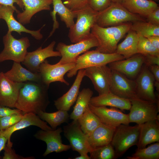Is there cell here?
I'll return each mask as SVG.
<instances>
[{"mask_svg":"<svg viewBox=\"0 0 159 159\" xmlns=\"http://www.w3.org/2000/svg\"><path fill=\"white\" fill-rule=\"evenodd\" d=\"M158 120L140 124L137 149L144 148L150 144L159 142V122Z\"/></svg>","mask_w":159,"mask_h":159,"instance_id":"cell-25","label":"cell"},{"mask_svg":"<svg viewBox=\"0 0 159 159\" xmlns=\"http://www.w3.org/2000/svg\"><path fill=\"white\" fill-rule=\"evenodd\" d=\"M15 113L23 114L22 111L19 109H11L9 107L0 106V118Z\"/></svg>","mask_w":159,"mask_h":159,"instance_id":"cell-45","label":"cell"},{"mask_svg":"<svg viewBox=\"0 0 159 159\" xmlns=\"http://www.w3.org/2000/svg\"><path fill=\"white\" fill-rule=\"evenodd\" d=\"M7 142V138L1 134L0 130V152L4 150Z\"/></svg>","mask_w":159,"mask_h":159,"instance_id":"cell-48","label":"cell"},{"mask_svg":"<svg viewBox=\"0 0 159 159\" xmlns=\"http://www.w3.org/2000/svg\"><path fill=\"white\" fill-rule=\"evenodd\" d=\"M130 101L131 105L128 114L130 123L140 125L149 121L159 120L158 103L138 98Z\"/></svg>","mask_w":159,"mask_h":159,"instance_id":"cell-8","label":"cell"},{"mask_svg":"<svg viewBox=\"0 0 159 159\" xmlns=\"http://www.w3.org/2000/svg\"><path fill=\"white\" fill-rule=\"evenodd\" d=\"M128 159H159V143L155 142L144 148L137 149Z\"/></svg>","mask_w":159,"mask_h":159,"instance_id":"cell-35","label":"cell"},{"mask_svg":"<svg viewBox=\"0 0 159 159\" xmlns=\"http://www.w3.org/2000/svg\"><path fill=\"white\" fill-rule=\"evenodd\" d=\"M89 107L102 123L110 127L115 128L121 124L129 125L130 123L128 114H125L115 107L95 106L90 104Z\"/></svg>","mask_w":159,"mask_h":159,"instance_id":"cell-13","label":"cell"},{"mask_svg":"<svg viewBox=\"0 0 159 159\" xmlns=\"http://www.w3.org/2000/svg\"><path fill=\"white\" fill-rule=\"evenodd\" d=\"M2 5H1V4H0V9H1V6ZM0 19H1V15H0Z\"/></svg>","mask_w":159,"mask_h":159,"instance_id":"cell-51","label":"cell"},{"mask_svg":"<svg viewBox=\"0 0 159 159\" xmlns=\"http://www.w3.org/2000/svg\"><path fill=\"white\" fill-rule=\"evenodd\" d=\"M74 159H91L90 156H89L88 154H82L80 155V156L77 157Z\"/></svg>","mask_w":159,"mask_h":159,"instance_id":"cell-49","label":"cell"},{"mask_svg":"<svg viewBox=\"0 0 159 159\" xmlns=\"http://www.w3.org/2000/svg\"><path fill=\"white\" fill-rule=\"evenodd\" d=\"M43 120L45 121L53 130L64 122H67L69 118L68 111L59 110L53 112H47L41 111L37 114Z\"/></svg>","mask_w":159,"mask_h":159,"instance_id":"cell-33","label":"cell"},{"mask_svg":"<svg viewBox=\"0 0 159 159\" xmlns=\"http://www.w3.org/2000/svg\"><path fill=\"white\" fill-rule=\"evenodd\" d=\"M120 4L130 12L145 17L159 7L152 0H124Z\"/></svg>","mask_w":159,"mask_h":159,"instance_id":"cell-29","label":"cell"},{"mask_svg":"<svg viewBox=\"0 0 159 159\" xmlns=\"http://www.w3.org/2000/svg\"><path fill=\"white\" fill-rule=\"evenodd\" d=\"M4 73L9 79L16 82H42L39 72H33L26 69L19 62H14L11 69Z\"/></svg>","mask_w":159,"mask_h":159,"instance_id":"cell-27","label":"cell"},{"mask_svg":"<svg viewBox=\"0 0 159 159\" xmlns=\"http://www.w3.org/2000/svg\"><path fill=\"white\" fill-rule=\"evenodd\" d=\"M145 17L146 21L153 24L159 25V7L149 13Z\"/></svg>","mask_w":159,"mask_h":159,"instance_id":"cell-42","label":"cell"},{"mask_svg":"<svg viewBox=\"0 0 159 159\" xmlns=\"http://www.w3.org/2000/svg\"><path fill=\"white\" fill-rule=\"evenodd\" d=\"M55 44V41H53L44 48L40 46L34 51L28 52L22 63L31 71L38 72L40 65L47 58L51 57H61L59 52L54 50Z\"/></svg>","mask_w":159,"mask_h":159,"instance_id":"cell-16","label":"cell"},{"mask_svg":"<svg viewBox=\"0 0 159 159\" xmlns=\"http://www.w3.org/2000/svg\"><path fill=\"white\" fill-rule=\"evenodd\" d=\"M52 0L53 9L50 12V15L53 21V24L52 30L48 38L51 37L55 30L59 27V24L56 19L57 14L59 16L61 21L64 22L67 27L69 29L74 25V19L76 17L75 12L68 8L64 4L62 0Z\"/></svg>","mask_w":159,"mask_h":159,"instance_id":"cell-24","label":"cell"},{"mask_svg":"<svg viewBox=\"0 0 159 159\" xmlns=\"http://www.w3.org/2000/svg\"><path fill=\"white\" fill-rule=\"evenodd\" d=\"M132 24L127 22L107 27H102L95 24L91 32L98 42L95 50L104 53H115L118 43L130 29Z\"/></svg>","mask_w":159,"mask_h":159,"instance_id":"cell-2","label":"cell"},{"mask_svg":"<svg viewBox=\"0 0 159 159\" xmlns=\"http://www.w3.org/2000/svg\"><path fill=\"white\" fill-rule=\"evenodd\" d=\"M15 11V10L10 6L2 5L1 7L0 10L1 19H4L6 23L8 28V32H15L19 35H21L22 32H25L30 34L37 40L41 39L43 36L40 31L45 25L37 30L28 29L15 18L13 15Z\"/></svg>","mask_w":159,"mask_h":159,"instance_id":"cell-21","label":"cell"},{"mask_svg":"<svg viewBox=\"0 0 159 159\" xmlns=\"http://www.w3.org/2000/svg\"><path fill=\"white\" fill-rule=\"evenodd\" d=\"M77 74L75 80L69 90L54 101V105L58 110L68 111L76 101L81 82L85 76V69L79 70Z\"/></svg>","mask_w":159,"mask_h":159,"instance_id":"cell-22","label":"cell"},{"mask_svg":"<svg viewBox=\"0 0 159 159\" xmlns=\"http://www.w3.org/2000/svg\"><path fill=\"white\" fill-rule=\"evenodd\" d=\"M154 1H155V2H156V1H158V0H152Z\"/></svg>","mask_w":159,"mask_h":159,"instance_id":"cell-52","label":"cell"},{"mask_svg":"<svg viewBox=\"0 0 159 159\" xmlns=\"http://www.w3.org/2000/svg\"><path fill=\"white\" fill-rule=\"evenodd\" d=\"M148 67L154 77L155 82H159V66L153 65L149 66Z\"/></svg>","mask_w":159,"mask_h":159,"instance_id":"cell-46","label":"cell"},{"mask_svg":"<svg viewBox=\"0 0 159 159\" xmlns=\"http://www.w3.org/2000/svg\"><path fill=\"white\" fill-rule=\"evenodd\" d=\"M89 0H64V4L74 11L82 9L88 5Z\"/></svg>","mask_w":159,"mask_h":159,"instance_id":"cell-40","label":"cell"},{"mask_svg":"<svg viewBox=\"0 0 159 159\" xmlns=\"http://www.w3.org/2000/svg\"><path fill=\"white\" fill-rule=\"evenodd\" d=\"M135 80L137 97L158 103L154 92L155 78L148 66L142 67Z\"/></svg>","mask_w":159,"mask_h":159,"instance_id":"cell-15","label":"cell"},{"mask_svg":"<svg viewBox=\"0 0 159 159\" xmlns=\"http://www.w3.org/2000/svg\"><path fill=\"white\" fill-rule=\"evenodd\" d=\"M13 143L9 144L7 143L4 148V150L3 159H32V157H24L16 153L15 151L12 148Z\"/></svg>","mask_w":159,"mask_h":159,"instance_id":"cell-41","label":"cell"},{"mask_svg":"<svg viewBox=\"0 0 159 159\" xmlns=\"http://www.w3.org/2000/svg\"><path fill=\"white\" fill-rule=\"evenodd\" d=\"M111 70L110 91L117 96L131 100L138 98L136 95V83L121 73Z\"/></svg>","mask_w":159,"mask_h":159,"instance_id":"cell-12","label":"cell"},{"mask_svg":"<svg viewBox=\"0 0 159 159\" xmlns=\"http://www.w3.org/2000/svg\"><path fill=\"white\" fill-rule=\"evenodd\" d=\"M14 3L16 4L21 9H23L24 6L21 0H0V4L12 7L15 10V11L17 14L20 11L14 6Z\"/></svg>","mask_w":159,"mask_h":159,"instance_id":"cell-43","label":"cell"},{"mask_svg":"<svg viewBox=\"0 0 159 159\" xmlns=\"http://www.w3.org/2000/svg\"><path fill=\"white\" fill-rule=\"evenodd\" d=\"M124 0H112V2L120 3Z\"/></svg>","mask_w":159,"mask_h":159,"instance_id":"cell-50","label":"cell"},{"mask_svg":"<svg viewBox=\"0 0 159 159\" xmlns=\"http://www.w3.org/2000/svg\"><path fill=\"white\" fill-rule=\"evenodd\" d=\"M33 125L44 130H52V129L47 124V123L42 120L36 114L29 112L24 114L22 118L13 125L4 130H0L1 134L7 139V143H12L11 137L15 131Z\"/></svg>","mask_w":159,"mask_h":159,"instance_id":"cell-20","label":"cell"},{"mask_svg":"<svg viewBox=\"0 0 159 159\" xmlns=\"http://www.w3.org/2000/svg\"><path fill=\"white\" fill-rule=\"evenodd\" d=\"M98 45L97 39L92 33L87 38L74 44L67 45L59 42L56 49L61 54V58L58 63L63 64L75 62L81 54Z\"/></svg>","mask_w":159,"mask_h":159,"instance_id":"cell-9","label":"cell"},{"mask_svg":"<svg viewBox=\"0 0 159 159\" xmlns=\"http://www.w3.org/2000/svg\"><path fill=\"white\" fill-rule=\"evenodd\" d=\"M63 132L73 151L78 152L81 155L88 154L92 150L88 142L87 135L82 130L77 120H73L64 126Z\"/></svg>","mask_w":159,"mask_h":159,"instance_id":"cell-10","label":"cell"},{"mask_svg":"<svg viewBox=\"0 0 159 159\" xmlns=\"http://www.w3.org/2000/svg\"><path fill=\"white\" fill-rule=\"evenodd\" d=\"M140 21L145 20L142 17L129 12L121 4L112 2L107 8L98 12L96 23L102 27H107Z\"/></svg>","mask_w":159,"mask_h":159,"instance_id":"cell-3","label":"cell"},{"mask_svg":"<svg viewBox=\"0 0 159 159\" xmlns=\"http://www.w3.org/2000/svg\"><path fill=\"white\" fill-rule=\"evenodd\" d=\"M144 56L138 53L126 59L108 64L112 70L117 71L133 80L137 77L144 64Z\"/></svg>","mask_w":159,"mask_h":159,"instance_id":"cell-18","label":"cell"},{"mask_svg":"<svg viewBox=\"0 0 159 159\" xmlns=\"http://www.w3.org/2000/svg\"><path fill=\"white\" fill-rule=\"evenodd\" d=\"M74 11L76 14L77 20L74 25L69 28L68 37L70 42L74 43L90 35L91 29L96 24L98 12L93 10L88 5Z\"/></svg>","mask_w":159,"mask_h":159,"instance_id":"cell-4","label":"cell"},{"mask_svg":"<svg viewBox=\"0 0 159 159\" xmlns=\"http://www.w3.org/2000/svg\"><path fill=\"white\" fill-rule=\"evenodd\" d=\"M3 41L4 48L0 53V62L7 60L22 62L30 45L28 37L17 39L12 36L11 32H7L3 37Z\"/></svg>","mask_w":159,"mask_h":159,"instance_id":"cell-7","label":"cell"},{"mask_svg":"<svg viewBox=\"0 0 159 159\" xmlns=\"http://www.w3.org/2000/svg\"><path fill=\"white\" fill-rule=\"evenodd\" d=\"M137 53L144 56L159 55V50L155 47L146 37L138 35L137 45Z\"/></svg>","mask_w":159,"mask_h":159,"instance_id":"cell-37","label":"cell"},{"mask_svg":"<svg viewBox=\"0 0 159 159\" xmlns=\"http://www.w3.org/2000/svg\"><path fill=\"white\" fill-rule=\"evenodd\" d=\"M75 64V62L63 64L57 62L52 64L46 60L40 65L39 68L38 72L41 81L49 86L51 83L56 82L69 85V83L64 79V76L74 67Z\"/></svg>","mask_w":159,"mask_h":159,"instance_id":"cell-11","label":"cell"},{"mask_svg":"<svg viewBox=\"0 0 159 159\" xmlns=\"http://www.w3.org/2000/svg\"><path fill=\"white\" fill-rule=\"evenodd\" d=\"M23 115L22 113H15L0 118V130L13 125L22 118Z\"/></svg>","mask_w":159,"mask_h":159,"instance_id":"cell-38","label":"cell"},{"mask_svg":"<svg viewBox=\"0 0 159 159\" xmlns=\"http://www.w3.org/2000/svg\"><path fill=\"white\" fill-rule=\"evenodd\" d=\"M112 2V0H89L88 5L93 10L99 12L107 8Z\"/></svg>","mask_w":159,"mask_h":159,"instance_id":"cell-39","label":"cell"},{"mask_svg":"<svg viewBox=\"0 0 159 159\" xmlns=\"http://www.w3.org/2000/svg\"><path fill=\"white\" fill-rule=\"evenodd\" d=\"M138 35L134 31L130 29L124 40L117 45L115 52L127 59L138 54L137 45Z\"/></svg>","mask_w":159,"mask_h":159,"instance_id":"cell-30","label":"cell"},{"mask_svg":"<svg viewBox=\"0 0 159 159\" xmlns=\"http://www.w3.org/2000/svg\"><path fill=\"white\" fill-rule=\"evenodd\" d=\"M85 76L92 81L99 95L110 91L111 70L107 65L93 66L85 69Z\"/></svg>","mask_w":159,"mask_h":159,"instance_id":"cell-14","label":"cell"},{"mask_svg":"<svg viewBox=\"0 0 159 159\" xmlns=\"http://www.w3.org/2000/svg\"><path fill=\"white\" fill-rule=\"evenodd\" d=\"M130 29L135 32L138 35L146 38L151 36H159V25L152 24L146 21L132 22Z\"/></svg>","mask_w":159,"mask_h":159,"instance_id":"cell-34","label":"cell"},{"mask_svg":"<svg viewBox=\"0 0 159 159\" xmlns=\"http://www.w3.org/2000/svg\"><path fill=\"white\" fill-rule=\"evenodd\" d=\"M147 38L155 47L159 50V36H151Z\"/></svg>","mask_w":159,"mask_h":159,"instance_id":"cell-47","label":"cell"},{"mask_svg":"<svg viewBox=\"0 0 159 159\" xmlns=\"http://www.w3.org/2000/svg\"><path fill=\"white\" fill-rule=\"evenodd\" d=\"M24 83L14 82L7 78L4 72H0V106L14 107Z\"/></svg>","mask_w":159,"mask_h":159,"instance_id":"cell-19","label":"cell"},{"mask_svg":"<svg viewBox=\"0 0 159 159\" xmlns=\"http://www.w3.org/2000/svg\"><path fill=\"white\" fill-rule=\"evenodd\" d=\"M49 85L42 82H27L21 88L15 108L23 114L32 112L36 114L45 112L49 104L48 94Z\"/></svg>","mask_w":159,"mask_h":159,"instance_id":"cell-1","label":"cell"},{"mask_svg":"<svg viewBox=\"0 0 159 159\" xmlns=\"http://www.w3.org/2000/svg\"><path fill=\"white\" fill-rule=\"evenodd\" d=\"M62 132L63 130L61 127L49 130L41 129L34 135V137L36 138L44 141L47 144V149L43 156H46L53 152L59 153L67 151L71 148L69 145L62 143L60 134Z\"/></svg>","mask_w":159,"mask_h":159,"instance_id":"cell-17","label":"cell"},{"mask_svg":"<svg viewBox=\"0 0 159 159\" xmlns=\"http://www.w3.org/2000/svg\"><path fill=\"white\" fill-rule=\"evenodd\" d=\"M93 92L89 88H83L79 92L73 110L69 115V118L77 120L88 106Z\"/></svg>","mask_w":159,"mask_h":159,"instance_id":"cell-31","label":"cell"},{"mask_svg":"<svg viewBox=\"0 0 159 159\" xmlns=\"http://www.w3.org/2000/svg\"><path fill=\"white\" fill-rule=\"evenodd\" d=\"M89 104L95 106H110L119 108L122 111L130 110L131 105L130 100L120 97L110 91L92 97Z\"/></svg>","mask_w":159,"mask_h":159,"instance_id":"cell-26","label":"cell"},{"mask_svg":"<svg viewBox=\"0 0 159 159\" xmlns=\"http://www.w3.org/2000/svg\"><path fill=\"white\" fill-rule=\"evenodd\" d=\"M144 64L148 67L153 65L159 66V55L148 54L144 56Z\"/></svg>","mask_w":159,"mask_h":159,"instance_id":"cell-44","label":"cell"},{"mask_svg":"<svg viewBox=\"0 0 159 159\" xmlns=\"http://www.w3.org/2000/svg\"><path fill=\"white\" fill-rule=\"evenodd\" d=\"M77 120L82 130L87 136L102 123L98 117L90 110L89 106Z\"/></svg>","mask_w":159,"mask_h":159,"instance_id":"cell-32","label":"cell"},{"mask_svg":"<svg viewBox=\"0 0 159 159\" xmlns=\"http://www.w3.org/2000/svg\"><path fill=\"white\" fill-rule=\"evenodd\" d=\"M124 59L122 56L115 53L105 54L96 50L88 51L78 57L75 66L68 72L67 76L68 78L73 77L80 69L107 65L110 62Z\"/></svg>","mask_w":159,"mask_h":159,"instance_id":"cell-6","label":"cell"},{"mask_svg":"<svg viewBox=\"0 0 159 159\" xmlns=\"http://www.w3.org/2000/svg\"><path fill=\"white\" fill-rule=\"evenodd\" d=\"M24 10L17 14L18 21L24 25L30 23L33 16L43 10H50L52 0H21Z\"/></svg>","mask_w":159,"mask_h":159,"instance_id":"cell-23","label":"cell"},{"mask_svg":"<svg viewBox=\"0 0 159 159\" xmlns=\"http://www.w3.org/2000/svg\"><path fill=\"white\" fill-rule=\"evenodd\" d=\"M90 153L91 159H116L114 149L110 143L93 148Z\"/></svg>","mask_w":159,"mask_h":159,"instance_id":"cell-36","label":"cell"},{"mask_svg":"<svg viewBox=\"0 0 159 159\" xmlns=\"http://www.w3.org/2000/svg\"><path fill=\"white\" fill-rule=\"evenodd\" d=\"M140 125L133 126L121 124L115 128L110 143L115 152L116 159L122 156L138 141Z\"/></svg>","mask_w":159,"mask_h":159,"instance_id":"cell-5","label":"cell"},{"mask_svg":"<svg viewBox=\"0 0 159 159\" xmlns=\"http://www.w3.org/2000/svg\"><path fill=\"white\" fill-rule=\"evenodd\" d=\"M115 128L102 123L87 136L88 142L93 149L110 143Z\"/></svg>","mask_w":159,"mask_h":159,"instance_id":"cell-28","label":"cell"}]
</instances>
